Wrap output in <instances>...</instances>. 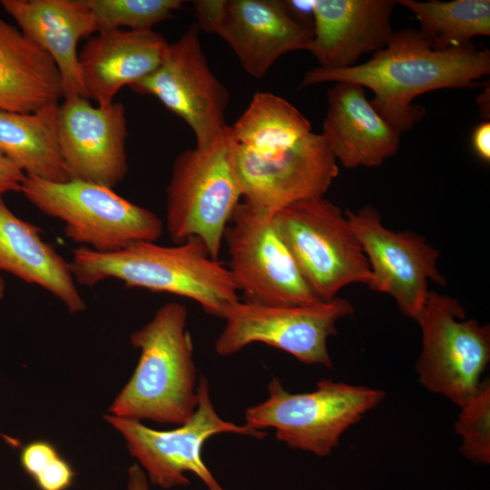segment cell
I'll return each instance as SVG.
<instances>
[{"label":"cell","instance_id":"15","mask_svg":"<svg viewBox=\"0 0 490 490\" xmlns=\"http://www.w3.org/2000/svg\"><path fill=\"white\" fill-rule=\"evenodd\" d=\"M60 152L71 180L113 189L128 172L125 108L93 106L89 98H64L56 113Z\"/></svg>","mask_w":490,"mask_h":490},{"label":"cell","instance_id":"27","mask_svg":"<svg viewBox=\"0 0 490 490\" xmlns=\"http://www.w3.org/2000/svg\"><path fill=\"white\" fill-rule=\"evenodd\" d=\"M455 430L462 437L460 451L475 464L490 463V383L482 381L477 392L461 407Z\"/></svg>","mask_w":490,"mask_h":490},{"label":"cell","instance_id":"11","mask_svg":"<svg viewBox=\"0 0 490 490\" xmlns=\"http://www.w3.org/2000/svg\"><path fill=\"white\" fill-rule=\"evenodd\" d=\"M199 33L197 24H191L169 44L159 66L130 88L157 98L192 130L196 148L205 149L230 129L225 118L230 95L209 66Z\"/></svg>","mask_w":490,"mask_h":490},{"label":"cell","instance_id":"2","mask_svg":"<svg viewBox=\"0 0 490 490\" xmlns=\"http://www.w3.org/2000/svg\"><path fill=\"white\" fill-rule=\"evenodd\" d=\"M69 266L76 284L93 287L118 279L128 288L191 299L221 318L225 308L240 300L229 269L195 237L173 246L140 241L109 253L79 247L73 250Z\"/></svg>","mask_w":490,"mask_h":490},{"label":"cell","instance_id":"19","mask_svg":"<svg viewBox=\"0 0 490 490\" xmlns=\"http://www.w3.org/2000/svg\"><path fill=\"white\" fill-rule=\"evenodd\" d=\"M0 4L22 34L54 60L61 76L63 98H88L77 44L96 30L84 0H1Z\"/></svg>","mask_w":490,"mask_h":490},{"label":"cell","instance_id":"5","mask_svg":"<svg viewBox=\"0 0 490 490\" xmlns=\"http://www.w3.org/2000/svg\"><path fill=\"white\" fill-rule=\"evenodd\" d=\"M230 129L208 148L181 152L174 160L166 189L170 239L179 244L199 238L215 260L226 228L242 199Z\"/></svg>","mask_w":490,"mask_h":490},{"label":"cell","instance_id":"16","mask_svg":"<svg viewBox=\"0 0 490 490\" xmlns=\"http://www.w3.org/2000/svg\"><path fill=\"white\" fill-rule=\"evenodd\" d=\"M214 34L255 78H262L289 52H309L313 39V31L294 21L278 0H224Z\"/></svg>","mask_w":490,"mask_h":490},{"label":"cell","instance_id":"6","mask_svg":"<svg viewBox=\"0 0 490 490\" xmlns=\"http://www.w3.org/2000/svg\"><path fill=\"white\" fill-rule=\"evenodd\" d=\"M269 397L245 411L246 425L273 427L276 437L293 449L328 456L342 434L384 399L383 390L321 379L311 392L289 393L272 377Z\"/></svg>","mask_w":490,"mask_h":490},{"label":"cell","instance_id":"33","mask_svg":"<svg viewBox=\"0 0 490 490\" xmlns=\"http://www.w3.org/2000/svg\"><path fill=\"white\" fill-rule=\"evenodd\" d=\"M472 146L483 161H490V122H484L477 125L472 134Z\"/></svg>","mask_w":490,"mask_h":490},{"label":"cell","instance_id":"28","mask_svg":"<svg viewBox=\"0 0 490 490\" xmlns=\"http://www.w3.org/2000/svg\"><path fill=\"white\" fill-rule=\"evenodd\" d=\"M74 478V468L59 455L33 480L39 490H67L72 486Z\"/></svg>","mask_w":490,"mask_h":490},{"label":"cell","instance_id":"22","mask_svg":"<svg viewBox=\"0 0 490 490\" xmlns=\"http://www.w3.org/2000/svg\"><path fill=\"white\" fill-rule=\"evenodd\" d=\"M63 98L51 56L0 17V108L35 113Z\"/></svg>","mask_w":490,"mask_h":490},{"label":"cell","instance_id":"30","mask_svg":"<svg viewBox=\"0 0 490 490\" xmlns=\"http://www.w3.org/2000/svg\"><path fill=\"white\" fill-rule=\"evenodd\" d=\"M224 0H195L192 2L197 26L208 34H214L222 13Z\"/></svg>","mask_w":490,"mask_h":490},{"label":"cell","instance_id":"34","mask_svg":"<svg viewBox=\"0 0 490 490\" xmlns=\"http://www.w3.org/2000/svg\"><path fill=\"white\" fill-rule=\"evenodd\" d=\"M127 490H151L147 475L137 463L128 469Z\"/></svg>","mask_w":490,"mask_h":490},{"label":"cell","instance_id":"36","mask_svg":"<svg viewBox=\"0 0 490 490\" xmlns=\"http://www.w3.org/2000/svg\"><path fill=\"white\" fill-rule=\"evenodd\" d=\"M5 282L0 271V300L5 297Z\"/></svg>","mask_w":490,"mask_h":490},{"label":"cell","instance_id":"31","mask_svg":"<svg viewBox=\"0 0 490 490\" xmlns=\"http://www.w3.org/2000/svg\"><path fill=\"white\" fill-rule=\"evenodd\" d=\"M25 173L0 152V196L10 191L20 192Z\"/></svg>","mask_w":490,"mask_h":490},{"label":"cell","instance_id":"25","mask_svg":"<svg viewBox=\"0 0 490 490\" xmlns=\"http://www.w3.org/2000/svg\"><path fill=\"white\" fill-rule=\"evenodd\" d=\"M416 17L423 38L435 50L473 44L472 38L490 34L489 0H398Z\"/></svg>","mask_w":490,"mask_h":490},{"label":"cell","instance_id":"20","mask_svg":"<svg viewBox=\"0 0 490 490\" xmlns=\"http://www.w3.org/2000/svg\"><path fill=\"white\" fill-rule=\"evenodd\" d=\"M168 45L153 30L97 33L79 54L87 97L98 106L111 105L122 87L135 83L159 66Z\"/></svg>","mask_w":490,"mask_h":490},{"label":"cell","instance_id":"35","mask_svg":"<svg viewBox=\"0 0 490 490\" xmlns=\"http://www.w3.org/2000/svg\"><path fill=\"white\" fill-rule=\"evenodd\" d=\"M478 105L481 108V113L485 118L489 119V88H485L477 97Z\"/></svg>","mask_w":490,"mask_h":490},{"label":"cell","instance_id":"13","mask_svg":"<svg viewBox=\"0 0 490 490\" xmlns=\"http://www.w3.org/2000/svg\"><path fill=\"white\" fill-rule=\"evenodd\" d=\"M345 215L368 259L372 279L368 287L390 295L399 310L417 320L429 290L428 280L445 286L437 269L439 251L415 231L386 228L379 212L366 205Z\"/></svg>","mask_w":490,"mask_h":490},{"label":"cell","instance_id":"26","mask_svg":"<svg viewBox=\"0 0 490 490\" xmlns=\"http://www.w3.org/2000/svg\"><path fill=\"white\" fill-rule=\"evenodd\" d=\"M97 33L122 29L152 30L181 9V0H84Z\"/></svg>","mask_w":490,"mask_h":490},{"label":"cell","instance_id":"12","mask_svg":"<svg viewBox=\"0 0 490 490\" xmlns=\"http://www.w3.org/2000/svg\"><path fill=\"white\" fill-rule=\"evenodd\" d=\"M223 240L230 256L227 268L248 300L277 306L321 301L302 277L273 216L257 212L240 201Z\"/></svg>","mask_w":490,"mask_h":490},{"label":"cell","instance_id":"9","mask_svg":"<svg viewBox=\"0 0 490 490\" xmlns=\"http://www.w3.org/2000/svg\"><path fill=\"white\" fill-rule=\"evenodd\" d=\"M353 313V305L340 297L296 306L238 300L223 311L226 326L216 340L215 350L226 357L261 342L302 363L331 368L328 340L338 334L337 322Z\"/></svg>","mask_w":490,"mask_h":490},{"label":"cell","instance_id":"8","mask_svg":"<svg viewBox=\"0 0 490 490\" xmlns=\"http://www.w3.org/2000/svg\"><path fill=\"white\" fill-rule=\"evenodd\" d=\"M416 322L422 349L416 364L420 383L461 407L479 389L490 360V326L466 319L457 299L428 293Z\"/></svg>","mask_w":490,"mask_h":490},{"label":"cell","instance_id":"14","mask_svg":"<svg viewBox=\"0 0 490 490\" xmlns=\"http://www.w3.org/2000/svg\"><path fill=\"white\" fill-rule=\"evenodd\" d=\"M234 160L243 202L269 216L299 201L324 196L339 172L324 138L312 132L273 155L234 143Z\"/></svg>","mask_w":490,"mask_h":490},{"label":"cell","instance_id":"3","mask_svg":"<svg viewBox=\"0 0 490 490\" xmlns=\"http://www.w3.org/2000/svg\"><path fill=\"white\" fill-rule=\"evenodd\" d=\"M187 319L184 305L168 302L132 333L130 341L140 350V358L131 378L114 398L111 415L179 426L191 417L199 398Z\"/></svg>","mask_w":490,"mask_h":490},{"label":"cell","instance_id":"1","mask_svg":"<svg viewBox=\"0 0 490 490\" xmlns=\"http://www.w3.org/2000/svg\"><path fill=\"white\" fill-rule=\"evenodd\" d=\"M490 73V51L474 44L435 50L412 28L393 32L387 45L360 64L344 69L316 67L300 83L307 87L322 83L346 82L370 89V101L384 120L400 132L422 120L424 107L413 101L420 94L452 88L475 86Z\"/></svg>","mask_w":490,"mask_h":490},{"label":"cell","instance_id":"29","mask_svg":"<svg viewBox=\"0 0 490 490\" xmlns=\"http://www.w3.org/2000/svg\"><path fill=\"white\" fill-rule=\"evenodd\" d=\"M60 454L49 442L33 441L21 453V464L25 473L34 479L45 466Z\"/></svg>","mask_w":490,"mask_h":490},{"label":"cell","instance_id":"17","mask_svg":"<svg viewBox=\"0 0 490 490\" xmlns=\"http://www.w3.org/2000/svg\"><path fill=\"white\" fill-rule=\"evenodd\" d=\"M394 0H314L309 52L324 69L356 65L359 57L388 43Z\"/></svg>","mask_w":490,"mask_h":490},{"label":"cell","instance_id":"7","mask_svg":"<svg viewBox=\"0 0 490 490\" xmlns=\"http://www.w3.org/2000/svg\"><path fill=\"white\" fill-rule=\"evenodd\" d=\"M273 219L318 299L330 300L348 284L371 281L368 259L345 212L324 196L294 202Z\"/></svg>","mask_w":490,"mask_h":490},{"label":"cell","instance_id":"32","mask_svg":"<svg viewBox=\"0 0 490 490\" xmlns=\"http://www.w3.org/2000/svg\"><path fill=\"white\" fill-rule=\"evenodd\" d=\"M281 3L294 21L314 32V0H285Z\"/></svg>","mask_w":490,"mask_h":490},{"label":"cell","instance_id":"4","mask_svg":"<svg viewBox=\"0 0 490 490\" xmlns=\"http://www.w3.org/2000/svg\"><path fill=\"white\" fill-rule=\"evenodd\" d=\"M20 192L41 212L61 220L70 240L97 252L156 242L163 232L155 212L93 182L52 181L25 174Z\"/></svg>","mask_w":490,"mask_h":490},{"label":"cell","instance_id":"18","mask_svg":"<svg viewBox=\"0 0 490 490\" xmlns=\"http://www.w3.org/2000/svg\"><path fill=\"white\" fill-rule=\"evenodd\" d=\"M328 90L322 137L337 162L349 169L376 167L398 151L401 132L382 118L365 88L338 82Z\"/></svg>","mask_w":490,"mask_h":490},{"label":"cell","instance_id":"10","mask_svg":"<svg viewBox=\"0 0 490 490\" xmlns=\"http://www.w3.org/2000/svg\"><path fill=\"white\" fill-rule=\"evenodd\" d=\"M197 393L199 402L191 417L172 430H155L138 420L105 415V421L122 436L130 454L143 469L150 484L163 489L184 486L189 484L185 474L191 473L208 490H226L202 460L201 451L206 440L221 433L259 439L267 436L265 431L220 418L213 407L205 377L199 378Z\"/></svg>","mask_w":490,"mask_h":490},{"label":"cell","instance_id":"21","mask_svg":"<svg viewBox=\"0 0 490 490\" xmlns=\"http://www.w3.org/2000/svg\"><path fill=\"white\" fill-rule=\"evenodd\" d=\"M42 234V229L17 217L0 196V271L43 288L72 314L85 310L69 261Z\"/></svg>","mask_w":490,"mask_h":490},{"label":"cell","instance_id":"24","mask_svg":"<svg viewBox=\"0 0 490 490\" xmlns=\"http://www.w3.org/2000/svg\"><path fill=\"white\" fill-rule=\"evenodd\" d=\"M309 120L284 98L256 93L230 126L232 142L260 155L279 153L311 132Z\"/></svg>","mask_w":490,"mask_h":490},{"label":"cell","instance_id":"23","mask_svg":"<svg viewBox=\"0 0 490 490\" xmlns=\"http://www.w3.org/2000/svg\"><path fill=\"white\" fill-rule=\"evenodd\" d=\"M59 103L31 113L0 108V152L25 174L52 181L71 180L57 138Z\"/></svg>","mask_w":490,"mask_h":490}]
</instances>
